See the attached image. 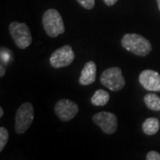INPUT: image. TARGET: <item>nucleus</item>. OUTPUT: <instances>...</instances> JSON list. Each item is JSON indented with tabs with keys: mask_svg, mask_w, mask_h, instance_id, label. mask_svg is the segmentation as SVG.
I'll return each instance as SVG.
<instances>
[{
	"mask_svg": "<svg viewBox=\"0 0 160 160\" xmlns=\"http://www.w3.org/2000/svg\"><path fill=\"white\" fill-rule=\"evenodd\" d=\"M121 45L126 51L138 56H146L152 50V46L149 40L139 34L128 33L121 40Z\"/></svg>",
	"mask_w": 160,
	"mask_h": 160,
	"instance_id": "obj_1",
	"label": "nucleus"
},
{
	"mask_svg": "<svg viewBox=\"0 0 160 160\" xmlns=\"http://www.w3.org/2000/svg\"><path fill=\"white\" fill-rule=\"evenodd\" d=\"M42 22L46 34L51 38H56L65 32L62 17L56 9H48L45 12Z\"/></svg>",
	"mask_w": 160,
	"mask_h": 160,
	"instance_id": "obj_2",
	"label": "nucleus"
},
{
	"mask_svg": "<svg viewBox=\"0 0 160 160\" xmlns=\"http://www.w3.org/2000/svg\"><path fill=\"white\" fill-rule=\"evenodd\" d=\"M9 32L20 49H25L32 43L31 32L26 23L12 22L9 25Z\"/></svg>",
	"mask_w": 160,
	"mask_h": 160,
	"instance_id": "obj_3",
	"label": "nucleus"
},
{
	"mask_svg": "<svg viewBox=\"0 0 160 160\" xmlns=\"http://www.w3.org/2000/svg\"><path fill=\"white\" fill-rule=\"evenodd\" d=\"M34 119V108L30 102L22 104L15 115V132L18 134H22L31 126Z\"/></svg>",
	"mask_w": 160,
	"mask_h": 160,
	"instance_id": "obj_4",
	"label": "nucleus"
},
{
	"mask_svg": "<svg viewBox=\"0 0 160 160\" xmlns=\"http://www.w3.org/2000/svg\"><path fill=\"white\" fill-rule=\"evenodd\" d=\"M101 83L110 91L118 92L124 88L126 79L120 68L111 67L103 71L101 76Z\"/></svg>",
	"mask_w": 160,
	"mask_h": 160,
	"instance_id": "obj_5",
	"label": "nucleus"
},
{
	"mask_svg": "<svg viewBox=\"0 0 160 160\" xmlns=\"http://www.w3.org/2000/svg\"><path fill=\"white\" fill-rule=\"evenodd\" d=\"M75 59L72 47L69 45L63 46L55 50L50 57V64L55 69H60L70 65Z\"/></svg>",
	"mask_w": 160,
	"mask_h": 160,
	"instance_id": "obj_6",
	"label": "nucleus"
},
{
	"mask_svg": "<svg viewBox=\"0 0 160 160\" xmlns=\"http://www.w3.org/2000/svg\"><path fill=\"white\" fill-rule=\"evenodd\" d=\"M92 121L97 125L101 130L107 134H112L118 129V118L116 115L111 112L101 111L92 117Z\"/></svg>",
	"mask_w": 160,
	"mask_h": 160,
	"instance_id": "obj_7",
	"label": "nucleus"
},
{
	"mask_svg": "<svg viewBox=\"0 0 160 160\" xmlns=\"http://www.w3.org/2000/svg\"><path fill=\"white\" fill-rule=\"evenodd\" d=\"M54 111L57 117L63 122L74 118L78 112V106L68 99H62L54 105Z\"/></svg>",
	"mask_w": 160,
	"mask_h": 160,
	"instance_id": "obj_8",
	"label": "nucleus"
},
{
	"mask_svg": "<svg viewBox=\"0 0 160 160\" xmlns=\"http://www.w3.org/2000/svg\"><path fill=\"white\" fill-rule=\"evenodd\" d=\"M139 82L143 88L150 92H160V75L151 69H145L139 76Z\"/></svg>",
	"mask_w": 160,
	"mask_h": 160,
	"instance_id": "obj_9",
	"label": "nucleus"
},
{
	"mask_svg": "<svg viewBox=\"0 0 160 160\" xmlns=\"http://www.w3.org/2000/svg\"><path fill=\"white\" fill-rule=\"evenodd\" d=\"M96 79V64L92 61H89L85 64L81 71L79 84L82 86H89Z\"/></svg>",
	"mask_w": 160,
	"mask_h": 160,
	"instance_id": "obj_10",
	"label": "nucleus"
},
{
	"mask_svg": "<svg viewBox=\"0 0 160 160\" xmlns=\"http://www.w3.org/2000/svg\"><path fill=\"white\" fill-rule=\"evenodd\" d=\"M159 121L156 118H149L143 122L142 131L146 135H154L159 130Z\"/></svg>",
	"mask_w": 160,
	"mask_h": 160,
	"instance_id": "obj_11",
	"label": "nucleus"
},
{
	"mask_svg": "<svg viewBox=\"0 0 160 160\" xmlns=\"http://www.w3.org/2000/svg\"><path fill=\"white\" fill-rule=\"evenodd\" d=\"M109 101V93L102 89H99L91 98V103L94 106H105Z\"/></svg>",
	"mask_w": 160,
	"mask_h": 160,
	"instance_id": "obj_12",
	"label": "nucleus"
},
{
	"mask_svg": "<svg viewBox=\"0 0 160 160\" xmlns=\"http://www.w3.org/2000/svg\"><path fill=\"white\" fill-rule=\"evenodd\" d=\"M144 102L148 109L154 110V111H159L160 110V97L157 95L156 93H148L146 94L144 98Z\"/></svg>",
	"mask_w": 160,
	"mask_h": 160,
	"instance_id": "obj_13",
	"label": "nucleus"
},
{
	"mask_svg": "<svg viewBox=\"0 0 160 160\" xmlns=\"http://www.w3.org/2000/svg\"><path fill=\"white\" fill-rule=\"evenodd\" d=\"M9 132L5 127H0V151H2L6 147V143L8 142Z\"/></svg>",
	"mask_w": 160,
	"mask_h": 160,
	"instance_id": "obj_14",
	"label": "nucleus"
},
{
	"mask_svg": "<svg viewBox=\"0 0 160 160\" xmlns=\"http://www.w3.org/2000/svg\"><path fill=\"white\" fill-rule=\"evenodd\" d=\"M78 2L84 8H86L87 10L92 9L94 7V5H95V1L94 0H78Z\"/></svg>",
	"mask_w": 160,
	"mask_h": 160,
	"instance_id": "obj_15",
	"label": "nucleus"
},
{
	"mask_svg": "<svg viewBox=\"0 0 160 160\" xmlns=\"http://www.w3.org/2000/svg\"><path fill=\"white\" fill-rule=\"evenodd\" d=\"M146 159L147 160H160V154L158 152L152 150L149 151V153L146 156Z\"/></svg>",
	"mask_w": 160,
	"mask_h": 160,
	"instance_id": "obj_16",
	"label": "nucleus"
},
{
	"mask_svg": "<svg viewBox=\"0 0 160 160\" xmlns=\"http://www.w3.org/2000/svg\"><path fill=\"white\" fill-rule=\"evenodd\" d=\"M103 1H104V3L108 6H114L118 0H103Z\"/></svg>",
	"mask_w": 160,
	"mask_h": 160,
	"instance_id": "obj_17",
	"label": "nucleus"
},
{
	"mask_svg": "<svg viewBox=\"0 0 160 160\" xmlns=\"http://www.w3.org/2000/svg\"><path fill=\"white\" fill-rule=\"evenodd\" d=\"M0 69H1V73H0V77L2 78V77H4V75L6 73V71H5V68L3 67V64H1V66H0Z\"/></svg>",
	"mask_w": 160,
	"mask_h": 160,
	"instance_id": "obj_18",
	"label": "nucleus"
},
{
	"mask_svg": "<svg viewBox=\"0 0 160 160\" xmlns=\"http://www.w3.org/2000/svg\"><path fill=\"white\" fill-rule=\"evenodd\" d=\"M3 115H4V110H3V108L1 107V108H0V118H2Z\"/></svg>",
	"mask_w": 160,
	"mask_h": 160,
	"instance_id": "obj_19",
	"label": "nucleus"
},
{
	"mask_svg": "<svg viewBox=\"0 0 160 160\" xmlns=\"http://www.w3.org/2000/svg\"><path fill=\"white\" fill-rule=\"evenodd\" d=\"M157 2H158V9H159V11H160V0H157Z\"/></svg>",
	"mask_w": 160,
	"mask_h": 160,
	"instance_id": "obj_20",
	"label": "nucleus"
}]
</instances>
